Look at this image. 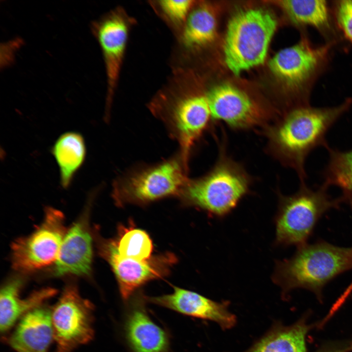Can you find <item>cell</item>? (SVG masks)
Returning a JSON list of instances; mask_svg holds the SVG:
<instances>
[{"mask_svg":"<svg viewBox=\"0 0 352 352\" xmlns=\"http://www.w3.org/2000/svg\"><path fill=\"white\" fill-rule=\"evenodd\" d=\"M351 104L348 99L334 107L303 105L292 109L263 129L267 152L282 164L294 170L300 182L305 181L306 158L316 147H329L325 139L327 132Z\"/></svg>","mask_w":352,"mask_h":352,"instance_id":"1","label":"cell"},{"mask_svg":"<svg viewBox=\"0 0 352 352\" xmlns=\"http://www.w3.org/2000/svg\"><path fill=\"white\" fill-rule=\"evenodd\" d=\"M352 269V247H343L323 241L305 243L289 259L278 261L272 277L283 298L292 289L303 288L321 300L324 286L338 275Z\"/></svg>","mask_w":352,"mask_h":352,"instance_id":"2","label":"cell"},{"mask_svg":"<svg viewBox=\"0 0 352 352\" xmlns=\"http://www.w3.org/2000/svg\"><path fill=\"white\" fill-rule=\"evenodd\" d=\"M223 145L211 169L203 176L188 178L178 196L184 204L217 217L230 212L252 184L245 169L228 155Z\"/></svg>","mask_w":352,"mask_h":352,"instance_id":"3","label":"cell"},{"mask_svg":"<svg viewBox=\"0 0 352 352\" xmlns=\"http://www.w3.org/2000/svg\"><path fill=\"white\" fill-rule=\"evenodd\" d=\"M277 26L275 17L263 9L243 10L232 17L225 35L223 56L234 75L264 62Z\"/></svg>","mask_w":352,"mask_h":352,"instance_id":"4","label":"cell"},{"mask_svg":"<svg viewBox=\"0 0 352 352\" xmlns=\"http://www.w3.org/2000/svg\"><path fill=\"white\" fill-rule=\"evenodd\" d=\"M188 166L180 154L161 162L135 168L118 177L112 197L117 206L145 205L170 196H179L189 178Z\"/></svg>","mask_w":352,"mask_h":352,"instance_id":"5","label":"cell"},{"mask_svg":"<svg viewBox=\"0 0 352 352\" xmlns=\"http://www.w3.org/2000/svg\"><path fill=\"white\" fill-rule=\"evenodd\" d=\"M328 188L323 184L313 190L303 181L293 195L279 194L275 220L277 244L299 246L306 243L320 218L329 210L339 207L344 201L343 197L332 198Z\"/></svg>","mask_w":352,"mask_h":352,"instance_id":"6","label":"cell"},{"mask_svg":"<svg viewBox=\"0 0 352 352\" xmlns=\"http://www.w3.org/2000/svg\"><path fill=\"white\" fill-rule=\"evenodd\" d=\"M152 110L178 143L179 153L188 165L193 148L212 119L206 95L183 94L164 98L154 103Z\"/></svg>","mask_w":352,"mask_h":352,"instance_id":"7","label":"cell"},{"mask_svg":"<svg viewBox=\"0 0 352 352\" xmlns=\"http://www.w3.org/2000/svg\"><path fill=\"white\" fill-rule=\"evenodd\" d=\"M93 304L83 298L77 286L69 283L51 308L55 352H72L94 337Z\"/></svg>","mask_w":352,"mask_h":352,"instance_id":"8","label":"cell"},{"mask_svg":"<svg viewBox=\"0 0 352 352\" xmlns=\"http://www.w3.org/2000/svg\"><path fill=\"white\" fill-rule=\"evenodd\" d=\"M66 231L63 213L46 207L43 221L35 230L12 243V267L26 273L54 264Z\"/></svg>","mask_w":352,"mask_h":352,"instance_id":"9","label":"cell"},{"mask_svg":"<svg viewBox=\"0 0 352 352\" xmlns=\"http://www.w3.org/2000/svg\"><path fill=\"white\" fill-rule=\"evenodd\" d=\"M98 230H92L99 254L111 266L116 278L120 293L125 300L130 299L141 286L152 280L161 278L169 273L176 258L172 253L153 256L146 261L121 257L114 239L103 238Z\"/></svg>","mask_w":352,"mask_h":352,"instance_id":"10","label":"cell"},{"mask_svg":"<svg viewBox=\"0 0 352 352\" xmlns=\"http://www.w3.org/2000/svg\"><path fill=\"white\" fill-rule=\"evenodd\" d=\"M212 118L235 130L263 128L271 118L247 94L229 85L217 86L206 95Z\"/></svg>","mask_w":352,"mask_h":352,"instance_id":"11","label":"cell"},{"mask_svg":"<svg viewBox=\"0 0 352 352\" xmlns=\"http://www.w3.org/2000/svg\"><path fill=\"white\" fill-rule=\"evenodd\" d=\"M129 25L125 17L111 11L91 25L103 54L107 78L106 115H109L125 54Z\"/></svg>","mask_w":352,"mask_h":352,"instance_id":"12","label":"cell"},{"mask_svg":"<svg viewBox=\"0 0 352 352\" xmlns=\"http://www.w3.org/2000/svg\"><path fill=\"white\" fill-rule=\"evenodd\" d=\"M330 46L314 47L306 39L279 51L270 59L271 71L288 87L299 88L309 83L325 61Z\"/></svg>","mask_w":352,"mask_h":352,"instance_id":"13","label":"cell"},{"mask_svg":"<svg viewBox=\"0 0 352 352\" xmlns=\"http://www.w3.org/2000/svg\"><path fill=\"white\" fill-rule=\"evenodd\" d=\"M91 200L82 215L67 230L52 270L54 276H89L92 260V230L89 217Z\"/></svg>","mask_w":352,"mask_h":352,"instance_id":"14","label":"cell"},{"mask_svg":"<svg viewBox=\"0 0 352 352\" xmlns=\"http://www.w3.org/2000/svg\"><path fill=\"white\" fill-rule=\"evenodd\" d=\"M144 296L138 294L127 304L123 328L127 344L131 352H168L169 335L151 319Z\"/></svg>","mask_w":352,"mask_h":352,"instance_id":"15","label":"cell"},{"mask_svg":"<svg viewBox=\"0 0 352 352\" xmlns=\"http://www.w3.org/2000/svg\"><path fill=\"white\" fill-rule=\"evenodd\" d=\"M151 303L189 316L213 321L223 330L230 329L237 317L229 309V302H219L197 292L174 286L171 294L156 297L145 296Z\"/></svg>","mask_w":352,"mask_h":352,"instance_id":"16","label":"cell"},{"mask_svg":"<svg viewBox=\"0 0 352 352\" xmlns=\"http://www.w3.org/2000/svg\"><path fill=\"white\" fill-rule=\"evenodd\" d=\"M3 339L17 352H48L54 339L51 309L42 305L29 311Z\"/></svg>","mask_w":352,"mask_h":352,"instance_id":"17","label":"cell"},{"mask_svg":"<svg viewBox=\"0 0 352 352\" xmlns=\"http://www.w3.org/2000/svg\"><path fill=\"white\" fill-rule=\"evenodd\" d=\"M23 278H12L1 287L0 295V330L5 335L16 322L24 314L39 307L53 297L57 290L52 287H45L34 291L27 297H20L24 284Z\"/></svg>","mask_w":352,"mask_h":352,"instance_id":"18","label":"cell"},{"mask_svg":"<svg viewBox=\"0 0 352 352\" xmlns=\"http://www.w3.org/2000/svg\"><path fill=\"white\" fill-rule=\"evenodd\" d=\"M304 315L293 324L276 321L261 337L243 352H307L306 338L312 326Z\"/></svg>","mask_w":352,"mask_h":352,"instance_id":"19","label":"cell"},{"mask_svg":"<svg viewBox=\"0 0 352 352\" xmlns=\"http://www.w3.org/2000/svg\"><path fill=\"white\" fill-rule=\"evenodd\" d=\"M51 152L59 166L61 184L66 188L84 161L86 149L84 138L78 132L64 133L57 139Z\"/></svg>","mask_w":352,"mask_h":352,"instance_id":"20","label":"cell"},{"mask_svg":"<svg viewBox=\"0 0 352 352\" xmlns=\"http://www.w3.org/2000/svg\"><path fill=\"white\" fill-rule=\"evenodd\" d=\"M216 19L211 9L200 5L192 9L183 26L182 39L188 47L204 45L215 38Z\"/></svg>","mask_w":352,"mask_h":352,"instance_id":"21","label":"cell"},{"mask_svg":"<svg viewBox=\"0 0 352 352\" xmlns=\"http://www.w3.org/2000/svg\"><path fill=\"white\" fill-rule=\"evenodd\" d=\"M280 5L290 19L298 24L323 29L329 27L328 4L324 0H285Z\"/></svg>","mask_w":352,"mask_h":352,"instance_id":"22","label":"cell"},{"mask_svg":"<svg viewBox=\"0 0 352 352\" xmlns=\"http://www.w3.org/2000/svg\"><path fill=\"white\" fill-rule=\"evenodd\" d=\"M114 241L121 257L146 261L153 257V244L150 236L145 231L136 228L132 223L127 226L120 225L118 237Z\"/></svg>","mask_w":352,"mask_h":352,"instance_id":"23","label":"cell"},{"mask_svg":"<svg viewBox=\"0 0 352 352\" xmlns=\"http://www.w3.org/2000/svg\"><path fill=\"white\" fill-rule=\"evenodd\" d=\"M327 149L330 157L323 184L337 186L343 194H352V150L342 152L329 147Z\"/></svg>","mask_w":352,"mask_h":352,"instance_id":"24","label":"cell"},{"mask_svg":"<svg viewBox=\"0 0 352 352\" xmlns=\"http://www.w3.org/2000/svg\"><path fill=\"white\" fill-rule=\"evenodd\" d=\"M191 0H163L159 1L162 12L172 22L184 24L194 5Z\"/></svg>","mask_w":352,"mask_h":352,"instance_id":"25","label":"cell"},{"mask_svg":"<svg viewBox=\"0 0 352 352\" xmlns=\"http://www.w3.org/2000/svg\"><path fill=\"white\" fill-rule=\"evenodd\" d=\"M338 24L347 38L352 43V0H341L337 4Z\"/></svg>","mask_w":352,"mask_h":352,"instance_id":"26","label":"cell"},{"mask_svg":"<svg viewBox=\"0 0 352 352\" xmlns=\"http://www.w3.org/2000/svg\"><path fill=\"white\" fill-rule=\"evenodd\" d=\"M342 196L344 198V201L348 203L352 209V194H343Z\"/></svg>","mask_w":352,"mask_h":352,"instance_id":"27","label":"cell"},{"mask_svg":"<svg viewBox=\"0 0 352 352\" xmlns=\"http://www.w3.org/2000/svg\"><path fill=\"white\" fill-rule=\"evenodd\" d=\"M339 352H352V341L344 349L338 351Z\"/></svg>","mask_w":352,"mask_h":352,"instance_id":"28","label":"cell"},{"mask_svg":"<svg viewBox=\"0 0 352 352\" xmlns=\"http://www.w3.org/2000/svg\"><path fill=\"white\" fill-rule=\"evenodd\" d=\"M337 352H338V351H337Z\"/></svg>","mask_w":352,"mask_h":352,"instance_id":"29","label":"cell"}]
</instances>
